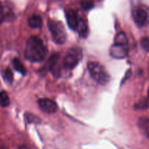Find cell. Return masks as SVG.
I'll return each instance as SVG.
<instances>
[{"label":"cell","mask_w":149,"mask_h":149,"mask_svg":"<svg viewBox=\"0 0 149 149\" xmlns=\"http://www.w3.org/2000/svg\"><path fill=\"white\" fill-rule=\"evenodd\" d=\"M47 49L44 42L37 36H31L28 40L25 49L26 58L31 62H42L46 58Z\"/></svg>","instance_id":"cell-1"},{"label":"cell","mask_w":149,"mask_h":149,"mask_svg":"<svg viewBox=\"0 0 149 149\" xmlns=\"http://www.w3.org/2000/svg\"><path fill=\"white\" fill-rule=\"evenodd\" d=\"M89 72L93 79L98 84L105 85L110 80V76L106 68L97 62H90L87 65Z\"/></svg>","instance_id":"cell-2"},{"label":"cell","mask_w":149,"mask_h":149,"mask_svg":"<svg viewBox=\"0 0 149 149\" xmlns=\"http://www.w3.org/2000/svg\"><path fill=\"white\" fill-rule=\"evenodd\" d=\"M48 27L52 33V38L56 43L62 45L67 39L66 31L63 24L61 21L55 20H48Z\"/></svg>","instance_id":"cell-3"},{"label":"cell","mask_w":149,"mask_h":149,"mask_svg":"<svg viewBox=\"0 0 149 149\" xmlns=\"http://www.w3.org/2000/svg\"><path fill=\"white\" fill-rule=\"evenodd\" d=\"M81 58V51L79 48H72L67 53L63 60V66L66 69L71 70L78 65Z\"/></svg>","instance_id":"cell-4"},{"label":"cell","mask_w":149,"mask_h":149,"mask_svg":"<svg viewBox=\"0 0 149 149\" xmlns=\"http://www.w3.org/2000/svg\"><path fill=\"white\" fill-rule=\"evenodd\" d=\"M132 17L137 26L142 27L148 19L147 9L144 6H138L132 12Z\"/></svg>","instance_id":"cell-5"},{"label":"cell","mask_w":149,"mask_h":149,"mask_svg":"<svg viewBox=\"0 0 149 149\" xmlns=\"http://www.w3.org/2000/svg\"><path fill=\"white\" fill-rule=\"evenodd\" d=\"M38 105L41 110L47 113H55L58 110V106L54 100L49 98H41L38 100Z\"/></svg>","instance_id":"cell-6"},{"label":"cell","mask_w":149,"mask_h":149,"mask_svg":"<svg viewBox=\"0 0 149 149\" xmlns=\"http://www.w3.org/2000/svg\"><path fill=\"white\" fill-rule=\"evenodd\" d=\"M127 46L113 44L110 49V54L116 59H123L127 55Z\"/></svg>","instance_id":"cell-7"},{"label":"cell","mask_w":149,"mask_h":149,"mask_svg":"<svg viewBox=\"0 0 149 149\" xmlns=\"http://www.w3.org/2000/svg\"><path fill=\"white\" fill-rule=\"evenodd\" d=\"M65 16H66L67 23L70 29L72 30H77L79 23V18L77 13L74 10L70 9L66 12Z\"/></svg>","instance_id":"cell-8"},{"label":"cell","mask_w":149,"mask_h":149,"mask_svg":"<svg viewBox=\"0 0 149 149\" xmlns=\"http://www.w3.org/2000/svg\"><path fill=\"white\" fill-rule=\"evenodd\" d=\"M137 125L141 134L146 138H149V118L142 116L138 119Z\"/></svg>","instance_id":"cell-9"},{"label":"cell","mask_w":149,"mask_h":149,"mask_svg":"<svg viewBox=\"0 0 149 149\" xmlns=\"http://www.w3.org/2000/svg\"><path fill=\"white\" fill-rule=\"evenodd\" d=\"M60 55L58 54H54L49 58V61H48V66H49V70L52 72V74L55 76L59 75V71L57 69V66H58V63L59 61Z\"/></svg>","instance_id":"cell-10"},{"label":"cell","mask_w":149,"mask_h":149,"mask_svg":"<svg viewBox=\"0 0 149 149\" xmlns=\"http://www.w3.org/2000/svg\"><path fill=\"white\" fill-rule=\"evenodd\" d=\"M29 24L33 29H39L42 26V19L38 15H31L29 19Z\"/></svg>","instance_id":"cell-11"},{"label":"cell","mask_w":149,"mask_h":149,"mask_svg":"<svg viewBox=\"0 0 149 149\" xmlns=\"http://www.w3.org/2000/svg\"><path fill=\"white\" fill-rule=\"evenodd\" d=\"M77 30H78L79 33L82 37H86L87 36V32H88V28L86 23L85 20L84 19H80L79 20L78 26H77Z\"/></svg>","instance_id":"cell-12"},{"label":"cell","mask_w":149,"mask_h":149,"mask_svg":"<svg viewBox=\"0 0 149 149\" xmlns=\"http://www.w3.org/2000/svg\"><path fill=\"white\" fill-rule=\"evenodd\" d=\"M149 108V89L148 90V97L141 99L138 103L135 105V109L136 110H145Z\"/></svg>","instance_id":"cell-13"},{"label":"cell","mask_w":149,"mask_h":149,"mask_svg":"<svg viewBox=\"0 0 149 149\" xmlns=\"http://www.w3.org/2000/svg\"><path fill=\"white\" fill-rule=\"evenodd\" d=\"M127 37L125 32H119L117 33L114 39V44L127 46Z\"/></svg>","instance_id":"cell-14"},{"label":"cell","mask_w":149,"mask_h":149,"mask_svg":"<svg viewBox=\"0 0 149 149\" xmlns=\"http://www.w3.org/2000/svg\"><path fill=\"white\" fill-rule=\"evenodd\" d=\"M13 65L15 69L17 71H18L19 73H20L23 75H26V67L23 65V64L20 62V61L17 58H15L13 61Z\"/></svg>","instance_id":"cell-15"},{"label":"cell","mask_w":149,"mask_h":149,"mask_svg":"<svg viewBox=\"0 0 149 149\" xmlns=\"http://www.w3.org/2000/svg\"><path fill=\"white\" fill-rule=\"evenodd\" d=\"M10 100L8 95L6 92H0V106L1 107H7L10 105Z\"/></svg>","instance_id":"cell-16"},{"label":"cell","mask_w":149,"mask_h":149,"mask_svg":"<svg viewBox=\"0 0 149 149\" xmlns=\"http://www.w3.org/2000/svg\"><path fill=\"white\" fill-rule=\"evenodd\" d=\"M26 119L28 123H40V119L37 117L35 115L31 114L30 113H28L26 114Z\"/></svg>","instance_id":"cell-17"},{"label":"cell","mask_w":149,"mask_h":149,"mask_svg":"<svg viewBox=\"0 0 149 149\" xmlns=\"http://www.w3.org/2000/svg\"><path fill=\"white\" fill-rule=\"evenodd\" d=\"M4 79L7 82L11 84L13 80V73L10 68H7L4 72Z\"/></svg>","instance_id":"cell-18"},{"label":"cell","mask_w":149,"mask_h":149,"mask_svg":"<svg viewBox=\"0 0 149 149\" xmlns=\"http://www.w3.org/2000/svg\"><path fill=\"white\" fill-rule=\"evenodd\" d=\"M141 47L146 52L149 53V38L144 37L141 39Z\"/></svg>","instance_id":"cell-19"},{"label":"cell","mask_w":149,"mask_h":149,"mask_svg":"<svg viewBox=\"0 0 149 149\" xmlns=\"http://www.w3.org/2000/svg\"><path fill=\"white\" fill-rule=\"evenodd\" d=\"M6 18V13L5 9L2 3L0 2V24L5 20Z\"/></svg>","instance_id":"cell-20"},{"label":"cell","mask_w":149,"mask_h":149,"mask_svg":"<svg viewBox=\"0 0 149 149\" xmlns=\"http://www.w3.org/2000/svg\"><path fill=\"white\" fill-rule=\"evenodd\" d=\"M81 5L84 10H90V9L93 8L94 6V3L91 1H84L81 2Z\"/></svg>","instance_id":"cell-21"},{"label":"cell","mask_w":149,"mask_h":149,"mask_svg":"<svg viewBox=\"0 0 149 149\" xmlns=\"http://www.w3.org/2000/svg\"><path fill=\"white\" fill-rule=\"evenodd\" d=\"M18 149H31V148H29L28 146H20Z\"/></svg>","instance_id":"cell-22"},{"label":"cell","mask_w":149,"mask_h":149,"mask_svg":"<svg viewBox=\"0 0 149 149\" xmlns=\"http://www.w3.org/2000/svg\"><path fill=\"white\" fill-rule=\"evenodd\" d=\"M0 149H7L5 146H4V144L2 143H0Z\"/></svg>","instance_id":"cell-23"},{"label":"cell","mask_w":149,"mask_h":149,"mask_svg":"<svg viewBox=\"0 0 149 149\" xmlns=\"http://www.w3.org/2000/svg\"><path fill=\"white\" fill-rule=\"evenodd\" d=\"M148 22H149V20H148Z\"/></svg>","instance_id":"cell-24"}]
</instances>
